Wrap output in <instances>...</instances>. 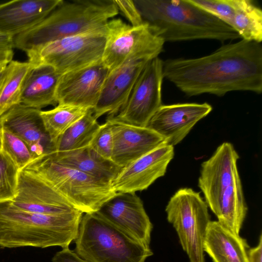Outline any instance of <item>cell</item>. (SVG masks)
I'll return each mask as SVG.
<instances>
[{"instance_id":"cell-1","label":"cell","mask_w":262,"mask_h":262,"mask_svg":"<svg viewBox=\"0 0 262 262\" xmlns=\"http://www.w3.org/2000/svg\"><path fill=\"white\" fill-rule=\"evenodd\" d=\"M164 78L188 97L223 96L231 91L262 92V47L242 39L194 58L163 61Z\"/></svg>"},{"instance_id":"cell-2","label":"cell","mask_w":262,"mask_h":262,"mask_svg":"<svg viewBox=\"0 0 262 262\" xmlns=\"http://www.w3.org/2000/svg\"><path fill=\"white\" fill-rule=\"evenodd\" d=\"M143 21L166 41L240 38L231 27L188 0H133Z\"/></svg>"},{"instance_id":"cell-3","label":"cell","mask_w":262,"mask_h":262,"mask_svg":"<svg viewBox=\"0 0 262 262\" xmlns=\"http://www.w3.org/2000/svg\"><path fill=\"white\" fill-rule=\"evenodd\" d=\"M118 12L114 0L62 1L38 24L14 36V48L27 54L65 37L105 30Z\"/></svg>"},{"instance_id":"cell-4","label":"cell","mask_w":262,"mask_h":262,"mask_svg":"<svg viewBox=\"0 0 262 262\" xmlns=\"http://www.w3.org/2000/svg\"><path fill=\"white\" fill-rule=\"evenodd\" d=\"M83 213L78 210L42 214L0 203V247L69 248L75 239Z\"/></svg>"},{"instance_id":"cell-5","label":"cell","mask_w":262,"mask_h":262,"mask_svg":"<svg viewBox=\"0 0 262 262\" xmlns=\"http://www.w3.org/2000/svg\"><path fill=\"white\" fill-rule=\"evenodd\" d=\"M74 252L88 262H145L149 246L116 227L97 212L82 216Z\"/></svg>"},{"instance_id":"cell-6","label":"cell","mask_w":262,"mask_h":262,"mask_svg":"<svg viewBox=\"0 0 262 262\" xmlns=\"http://www.w3.org/2000/svg\"><path fill=\"white\" fill-rule=\"evenodd\" d=\"M25 169L40 175L76 209L83 213L97 212L117 193L111 185L60 164L47 155L35 159Z\"/></svg>"},{"instance_id":"cell-7","label":"cell","mask_w":262,"mask_h":262,"mask_svg":"<svg viewBox=\"0 0 262 262\" xmlns=\"http://www.w3.org/2000/svg\"><path fill=\"white\" fill-rule=\"evenodd\" d=\"M168 221L174 228L190 262H205L203 245L210 216L200 193L190 188L179 189L165 208Z\"/></svg>"},{"instance_id":"cell-8","label":"cell","mask_w":262,"mask_h":262,"mask_svg":"<svg viewBox=\"0 0 262 262\" xmlns=\"http://www.w3.org/2000/svg\"><path fill=\"white\" fill-rule=\"evenodd\" d=\"M164 43L146 23L135 27L120 18H112L106 25L102 61L111 72L132 59L150 60L163 51Z\"/></svg>"},{"instance_id":"cell-9","label":"cell","mask_w":262,"mask_h":262,"mask_svg":"<svg viewBox=\"0 0 262 262\" xmlns=\"http://www.w3.org/2000/svg\"><path fill=\"white\" fill-rule=\"evenodd\" d=\"M106 30L89 32L50 42L27 54L33 64H46L60 74L102 61L106 42Z\"/></svg>"},{"instance_id":"cell-10","label":"cell","mask_w":262,"mask_h":262,"mask_svg":"<svg viewBox=\"0 0 262 262\" xmlns=\"http://www.w3.org/2000/svg\"><path fill=\"white\" fill-rule=\"evenodd\" d=\"M163 66V61L159 57L149 60L139 75L124 106L116 115L107 119L146 127L151 117L162 105Z\"/></svg>"},{"instance_id":"cell-11","label":"cell","mask_w":262,"mask_h":262,"mask_svg":"<svg viewBox=\"0 0 262 262\" xmlns=\"http://www.w3.org/2000/svg\"><path fill=\"white\" fill-rule=\"evenodd\" d=\"M238 158L233 145L224 142L201 164L198 186L208 207L215 214L226 190L239 177L237 167Z\"/></svg>"},{"instance_id":"cell-12","label":"cell","mask_w":262,"mask_h":262,"mask_svg":"<svg viewBox=\"0 0 262 262\" xmlns=\"http://www.w3.org/2000/svg\"><path fill=\"white\" fill-rule=\"evenodd\" d=\"M15 207L42 214H57L76 209L50 183L37 172L24 169L18 173Z\"/></svg>"},{"instance_id":"cell-13","label":"cell","mask_w":262,"mask_h":262,"mask_svg":"<svg viewBox=\"0 0 262 262\" xmlns=\"http://www.w3.org/2000/svg\"><path fill=\"white\" fill-rule=\"evenodd\" d=\"M109 72L100 61L62 74L56 91L58 104L93 109Z\"/></svg>"},{"instance_id":"cell-14","label":"cell","mask_w":262,"mask_h":262,"mask_svg":"<svg viewBox=\"0 0 262 262\" xmlns=\"http://www.w3.org/2000/svg\"><path fill=\"white\" fill-rule=\"evenodd\" d=\"M174 156L173 146L166 143L121 168L111 183L117 193H135L147 189L164 176Z\"/></svg>"},{"instance_id":"cell-15","label":"cell","mask_w":262,"mask_h":262,"mask_svg":"<svg viewBox=\"0 0 262 262\" xmlns=\"http://www.w3.org/2000/svg\"><path fill=\"white\" fill-rule=\"evenodd\" d=\"M97 212L136 240L149 246L152 225L135 193H117Z\"/></svg>"},{"instance_id":"cell-16","label":"cell","mask_w":262,"mask_h":262,"mask_svg":"<svg viewBox=\"0 0 262 262\" xmlns=\"http://www.w3.org/2000/svg\"><path fill=\"white\" fill-rule=\"evenodd\" d=\"M205 102L162 105L149 121L146 127L164 138L167 144H178L200 120L212 111Z\"/></svg>"},{"instance_id":"cell-17","label":"cell","mask_w":262,"mask_h":262,"mask_svg":"<svg viewBox=\"0 0 262 262\" xmlns=\"http://www.w3.org/2000/svg\"><path fill=\"white\" fill-rule=\"evenodd\" d=\"M149 60L134 59L128 60L109 72L98 102L93 110L96 119L107 114L116 115L124 106L134 86Z\"/></svg>"},{"instance_id":"cell-18","label":"cell","mask_w":262,"mask_h":262,"mask_svg":"<svg viewBox=\"0 0 262 262\" xmlns=\"http://www.w3.org/2000/svg\"><path fill=\"white\" fill-rule=\"evenodd\" d=\"M40 111L17 104L0 118L1 126L21 139L35 159L54 151V144L45 128Z\"/></svg>"},{"instance_id":"cell-19","label":"cell","mask_w":262,"mask_h":262,"mask_svg":"<svg viewBox=\"0 0 262 262\" xmlns=\"http://www.w3.org/2000/svg\"><path fill=\"white\" fill-rule=\"evenodd\" d=\"M109 120L112 125L113 147L111 160L122 168L162 144L164 138L147 127Z\"/></svg>"},{"instance_id":"cell-20","label":"cell","mask_w":262,"mask_h":262,"mask_svg":"<svg viewBox=\"0 0 262 262\" xmlns=\"http://www.w3.org/2000/svg\"><path fill=\"white\" fill-rule=\"evenodd\" d=\"M62 0H14L0 4V33L15 36L34 27Z\"/></svg>"},{"instance_id":"cell-21","label":"cell","mask_w":262,"mask_h":262,"mask_svg":"<svg viewBox=\"0 0 262 262\" xmlns=\"http://www.w3.org/2000/svg\"><path fill=\"white\" fill-rule=\"evenodd\" d=\"M61 75L50 65L32 64L24 81L19 104L39 110L56 106V91Z\"/></svg>"},{"instance_id":"cell-22","label":"cell","mask_w":262,"mask_h":262,"mask_svg":"<svg viewBox=\"0 0 262 262\" xmlns=\"http://www.w3.org/2000/svg\"><path fill=\"white\" fill-rule=\"evenodd\" d=\"M203 248L213 262H248L246 241L217 221H210Z\"/></svg>"},{"instance_id":"cell-23","label":"cell","mask_w":262,"mask_h":262,"mask_svg":"<svg viewBox=\"0 0 262 262\" xmlns=\"http://www.w3.org/2000/svg\"><path fill=\"white\" fill-rule=\"evenodd\" d=\"M57 163L82 171L111 185L121 168L98 156L90 146L46 155Z\"/></svg>"},{"instance_id":"cell-24","label":"cell","mask_w":262,"mask_h":262,"mask_svg":"<svg viewBox=\"0 0 262 262\" xmlns=\"http://www.w3.org/2000/svg\"><path fill=\"white\" fill-rule=\"evenodd\" d=\"M247 212V207L239 177L226 190L215 215L222 226L239 234Z\"/></svg>"},{"instance_id":"cell-25","label":"cell","mask_w":262,"mask_h":262,"mask_svg":"<svg viewBox=\"0 0 262 262\" xmlns=\"http://www.w3.org/2000/svg\"><path fill=\"white\" fill-rule=\"evenodd\" d=\"M234 14L232 28L242 39L261 43L262 11L250 0H232Z\"/></svg>"},{"instance_id":"cell-26","label":"cell","mask_w":262,"mask_h":262,"mask_svg":"<svg viewBox=\"0 0 262 262\" xmlns=\"http://www.w3.org/2000/svg\"><path fill=\"white\" fill-rule=\"evenodd\" d=\"M97 120L94 116L93 110L89 109L82 118L58 138L54 143V152L73 150L90 146L100 126Z\"/></svg>"},{"instance_id":"cell-27","label":"cell","mask_w":262,"mask_h":262,"mask_svg":"<svg viewBox=\"0 0 262 262\" xmlns=\"http://www.w3.org/2000/svg\"><path fill=\"white\" fill-rule=\"evenodd\" d=\"M90 108L58 104L54 108L40 111L45 128L54 144L70 127L82 118Z\"/></svg>"},{"instance_id":"cell-28","label":"cell","mask_w":262,"mask_h":262,"mask_svg":"<svg viewBox=\"0 0 262 262\" xmlns=\"http://www.w3.org/2000/svg\"><path fill=\"white\" fill-rule=\"evenodd\" d=\"M32 66L29 61H11L0 89V118L15 105L19 104L25 77Z\"/></svg>"},{"instance_id":"cell-29","label":"cell","mask_w":262,"mask_h":262,"mask_svg":"<svg viewBox=\"0 0 262 262\" xmlns=\"http://www.w3.org/2000/svg\"><path fill=\"white\" fill-rule=\"evenodd\" d=\"M2 149L13 161L18 169H25L35 158L26 144L17 136L2 127Z\"/></svg>"},{"instance_id":"cell-30","label":"cell","mask_w":262,"mask_h":262,"mask_svg":"<svg viewBox=\"0 0 262 262\" xmlns=\"http://www.w3.org/2000/svg\"><path fill=\"white\" fill-rule=\"evenodd\" d=\"M19 170L8 155L0 150V203L12 201L17 194Z\"/></svg>"},{"instance_id":"cell-31","label":"cell","mask_w":262,"mask_h":262,"mask_svg":"<svg viewBox=\"0 0 262 262\" xmlns=\"http://www.w3.org/2000/svg\"><path fill=\"white\" fill-rule=\"evenodd\" d=\"M232 28L234 14L232 0H188Z\"/></svg>"},{"instance_id":"cell-32","label":"cell","mask_w":262,"mask_h":262,"mask_svg":"<svg viewBox=\"0 0 262 262\" xmlns=\"http://www.w3.org/2000/svg\"><path fill=\"white\" fill-rule=\"evenodd\" d=\"M90 147L100 157L111 160L113 137L111 122L107 120L96 133L90 145Z\"/></svg>"},{"instance_id":"cell-33","label":"cell","mask_w":262,"mask_h":262,"mask_svg":"<svg viewBox=\"0 0 262 262\" xmlns=\"http://www.w3.org/2000/svg\"><path fill=\"white\" fill-rule=\"evenodd\" d=\"M114 1L119 12H121L132 26H139L145 23L133 1Z\"/></svg>"},{"instance_id":"cell-34","label":"cell","mask_w":262,"mask_h":262,"mask_svg":"<svg viewBox=\"0 0 262 262\" xmlns=\"http://www.w3.org/2000/svg\"><path fill=\"white\" fill-rule=\"evenodd\" d=\"M52 262H88L80 257L69 248L62 249L57 252L52 259Z\"/></svg>"},{"instance_id":"cell-35","label":"cell","mask_w":262,"mask_h":262,"mask_svg":"<svg viewBox=\"0 0 262 262\" xmlns=\"http://www.w3.org/2000/svg\"><path fill=\"white\" fill-rule=\"evenodd\" d=\"M248 262H262V235H260L259 243L256 247L248 249Z\"/></svg>"},{"instance_id":"cell-36","label":"cell","mask_w":262,"mask_h":262,"mask_svg":"<svg viewBox=\"0 0 262 262\" xmlns=\"http://www.w3.org/2000/svg\"><path fill=\"white\" fill-rule=\"evenodd\" d=\"M14 36L0 33V50H12L14 48Z\"/></svg>"},{"instance_id":"cell-37","label":"cell","mask_w":262,"mask_h":262,"mask_svg":"<svg viewBox=\"0 0 262 262\" xmlns=\"http://www.w3.org/2000/svg\"><path fill=\"white\" fill-rule=\"evenodd\" d=\"M13 51L12 50H0V65H7L12 61Z\"/></svg>"},{"instance_id":"cell-38","label":"cell","mask_w":262,"mask_h":262,"mask_svg":"<svg viewBox=\"0 0 262 262\" xmlns=\"http://www.w3.org/2000/svg\"><path fill=\"white\" fill-rule=\"evenodd\" d=\"M7 71V66L0 71V89L5 79Z\"/></svg>"},{"instance_id":"cell-39","label":"cell","mask_w":262,"mask_h":262,"mask_svg":"<svg viewBox=\"0 0 262 262\" xmlns=\"http://www.w3.org/2000/svg\"><path fill=\"white\" fill-rule=\"evenodd\" d=\"M1 130H2V126L0 125V150L2 149Z\"/></svg>"},{"instance_id":"cell-40","label":"cell","mask_w":262,"mask_h":262,"mask_svg":"<svg viewBox=\"0 0 262 262\" xmlns=\"http://www.w3.org/2000/svg\"><path fill=\"white\" fill-rule=\"evenodd\" d=\"M7 65H0V71L4 69Z\"/></svg>"}]
</instances>
